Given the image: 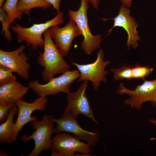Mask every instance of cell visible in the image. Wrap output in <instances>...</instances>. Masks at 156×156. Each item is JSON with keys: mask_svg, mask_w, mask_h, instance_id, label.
<instances>
[{"mask_svg": "<svg viewBox=\"0 0 156 156\" xmlns=\"http://www.w3.org/2000/svg\"><path fill=\"white\" fill-rule=\"evenodd\" d=\"M43 35L44 51L39 52L37 60L38 64L44 67L41 73L42 79L47 82L57 74L70 71V67L53 42L48 29Z\"/></svg>", "mask_w": 156, "mask_h": 156, "instance_id": "cell-1", "label": "cell"}, {"mask_svg": "<svg viewBox=\"0 0 156 156\" xmlns=\"http://www.w3.org/2000/svg\"><path fill=\"white\" fill-rule=\"evenodd\" d=\"M64 22L63 13L60 11L53 19L44 23L34 24L29 28H24L14 22V25H11L10 28L17 35V42L25 41L27 47H31L35 51L39 47H44V40L42 36L46 30L52 26L60 25Z\"/></svg>", "mask_w": 156, "mask_h": 156, "instance_id": "cell-2", "label": "cell"}, {"mask_svg": "<svg viewBox=\"0 0 156 156\" xmlns=\"http://www.w3.org/2000/svg\"><path fill=\"white\" fill-rule=\"evenodd\" d=\"M52 115H45L41 120H35L31 123L32 128L35 131L28 136L25 134L21 137L22 141L26 142L33 139L35 146L27 156H38L42 151L51 149L52 147V135L54 133V122Z\"/></svg>", "mask_w": 156, "mask_h": 156, "instance_id": "cell-3", "label": "cell"}, {"mask_svg": "<svg viewBox=\"0 0 156 156\" xmlns=\"http://www.w3.org/2000/svg\"><path fill=\"white\" fill-rule=\"evenodd\" d=\"M89 2L88 0H81L78 10L74 11L70 10L68 14L70 19L75 22L83 36L81 44L83 50L87 55H90L100 47L102 38L100 34L93 35L89 28L87 15Z\"/></svg>", "mask_w": 156, "mask_h": 156, "instance_id": "cell-4", "label": "cell"}, {"mask_svg": "<svg viewBox=\"0 0 156 156\" xmlns=\"http://www.w3.org/2000/svg\"><path fill=\"white\" fill-rule=\"evenodd\" d=\"M70 133H57L52 137L51 156H77V152L84 156H92V147L81 142Z\"/></svg>", "mask_w": 156, "mask_h": 156, "instance_id": "cell-5", "label": "cell"}, {"mask_svg": "<svg viewBox=\"0 0 156 156\" xmlns=\"http://www.w3.org/2000/svg\"><path fill=\"white\" fill-rule=\"evenodd\" d=\"M80 76L78 69L70 70L58 77H53L44 84L40 83L37 80L31 81L28 86L39 96L55 95L61 92L67 94L70 92L69 88L71 84Z\"/></svg>", "mask_w": 156, "mask_h": 156, "instance_id": "cell-6", "label": "cell"}, {"mask_svg": "<svg viewBox=\"0 0 156 156\" xmlns=\"http://www.w3.org/2000/svg\"><path fill=\"white\" fill-rule=\"evenodd\" d=\"M144 83L138 85L133 90L126 88L122 83L116 90L120 95L127 94L129 98L123 101L124 104L129 106L131 108L140 110L144 102L151 101L153 106L156 107V79L152 81L143 79Z\"/></svg>", "mask_w": 156, "mask_h": 156, "instance_id": "cell-7", "label": "cell"}, {"mask_svg": "<svg viewBox=\"0 0 156 156\" xmlns=\"http://www.w3.org/2000/svg\"><path fill=\"white\" fill-rule=\"evenodd\" d=\"M97 55L96 60L92 63L80 64L74 62H71L72 64L76 67L80 72V76L77 82H79L83 80L90 81L95 90L99 86L101 81L105 83L107 81L105 75L108 74L109 72L105 69L111 63L109 61H103L104 53L102 48L98 51Z\"/></svg>", "mask_w": 156, "mask_h": 156, "instance_id": "cell-8", "label": "cell"}, {"mask_svg": "<svg viewBox=\"0 0 156 156\" xmlns=\"http://www.w3.org/2000/svg\"><path fill=\"white\" fill-rule=\"evenodd\" d=\"M53 120L56 124L54 128V133L64 132L70 133L81 140H85L92 147L96 146L99 142L100 133L99 131L89 132L81 128L77 120L73 118L68 112H64L61 117Z\"/></svg>", "mask_w": 156, "mask_h": 156, "instance_id": "cell-9", "label": "cell"}, {"mask_svg": "<svg viewBox=\"0 0 156 156\" xmlns=\"http://www.w3.org/2000/svg\"><path fill=\"white\" fill-rule=\"evenodd\" d=\"M88 81L84 80L75 92L67 94V105L64 112H69L72 116L77 120L78 115L82 114L90 118L96 124L98 122L93 114L86 91L88 88Z\"/></svg>", "mask_w": 156, "mask_h": 156, "instance_id": "cell-10", "label": "cell"}, {"mask_svg": "<svg viewBox=\"0 0 156 156\" xmlns=\"http://www.w3.org/2000/svg\"><path fill=\"white\" fill-rule=\"evenodd\" d=\"M48 102L46 97L40 96L36 98L31 103L22 100L16 103L18 109V115L14 122L12 135L13 143H16L18 133L24 126L29 122L37 120V116H31L33 112L36 110L44 112L46 109Z\"/></svg>", "mask_w": 156, "mask_h": 156, "instance_id": "cell-11", "label": "cell"}, {"mask_svg": "<svg viewBox=\"0 0 156 156\" xmlns=\"http://www.w3.org/2000/svg\"><path fill=\"white\" fill-rule=\"evenodd\" d=\"M25 46L22 45L16 49L7 51L0 49V65L15 72L21 79L27 80L29 77L31 66L28 62L29 57L24 52Z\"/></svg>", "mask_w": 156, "mask_h": 156, "instance_id": "cell-12", "label": "cell"}, {"mask_svg": "<svg viewBox=\"0 0 156 156\" xmlns=\"http://www.w3.org/2000/svg\"><path fill=\"white\" fill-rule=\"evenodd\" d=\"M48 29L56 46L64 57L69 53L74 38L81 35L75 22L70 19L63 27H59L55 25Z\"/></svg>", "mask_w": 156, "mask_h": 156, "instance_id": "cell-13", "label": "cell"}, {"mask_svg": "<svg viewBox=\"0 0 156 156\" xmlns=\"http://www.w3.org/2000/svg\"><path fill=\"white\" fill-rule=\"evenodd\" d=\"M130 10L128 7L122 4L120 6L118 14L115 18L110 19L114 20L113 26L108 30L109 34L115 27H121L126 31L127 34V39L126 45L128 49L131 45L132 47L135 49L139 45L137 41L140 40V38L139 36V32L136 28L138 24L134 18L130 14Z\"/></svg>", "mask_w": 156, "mask_h": 156, "instance_id": "cell-14", "label": "cell"}, {"mask_svg": "<svg viewBox=\"0 0 156 156\" xmlns=\"http://www.w3.org/2000/svg\"><path fill=\"white\" fill-rule=\"evenodd\" d=\"M29 88L17 80L0 86V101L16 103L22 100Z\"/></svg>", "mask_w": 156, "mask_h": 156, "instance_id": "cell-15", "label": "cell"}, {"mask_svg": "<svg viewBox=\"0 0 156 156\" xmlns=\"http://www.w3.org/2000/svg\"><path fill=\"white\" fill-rule=\"evenodd\" d=\"M18 112L17 106L15 103L9 111L8 117L4 123L0 125V143L11 144L13 143L12 135L14 123L13 119L14 115Z\"/></svg>", "mask_w": 156, "mask_h": 156, "instance_id": "cell-16", "label": "cell"}, {"mask_svg": "<svg viewBox=\"0 0 156 156\" xmlns=\"http://www.w3.org/2000/svg\"><path fill=\"white\" fill-rule=\"evenodd\" d=\"M51 6L46 0H18L17 10L22 14L29 16L30 11L32 9L40 8L47 9Z\"/></svg>", "mask_w": 156, "mask_h": 156, "instance_id": "cell-17", "label": "cell"}, {"mask_svg": "<svg viewBox=\"0 0 156 156\" xmlns=\"http://www.w3.org/2000/svg\"><path fill=\"white\" fill-rule=\"evenodd\" d=\"M18 1L6 0L1 8L7 14L8 25L9 28L16 18L20 19L23 15L17 10V5Z\"/></svg>", "mask_w": 156, "mask_h": 156, "instance_id": "cell-18", "label": "cell"}, {"mask_svg": "<svg viewBox=\"0 0 156 156\" xmlns=\"http://www.w3.org/2000/svg\"><path fill=\"white\" fill-rule=\"evenodd\" d=\"M113 73V77L116 81L122 80L126 79L130 80L132 78V66L126 64H122L119 67L113 68L110 69Z\"/></svg>", "mask_w": 156, "mask_h": 156, "instance_id": "cell-19", "label": "cell"}, {"mask_svg": "<svg viewBox=\"0 0 156 156\" xmlns=\"http://www.w3.org/2000/svg\"><path fill=\"white\" fill-rule=\"evenodd\" d=\"M132 66V78L135 79H142L143 80L145 77L152 73L153 68L148 66H142L138 63Z\"/></svg>", "mask_w": 156, "mask_h": 156, "instance_id": "cell-20", "label": "cell"}, {"mask_svg": "<svg viewBox=\"0 0 156 156\" xmlns=\"http://www.w3.org/2000/svg\"><path fill=\"white\" fill-rule=\"evenodd\" d=\"M12 73L8 68L0 65V86L17 80Z\"/></svg>", "mask_w": 156, "mask_h": 156, "instance_id": "cell-21", "label": "cell"}, {"mask_svg": "<svg viewBox=\"0 0 156 156\" xmlns=\"http://www.w3.org/2000/svg\"><path fill=\"white\" fill-rule=\"evenodd\" d=\"M0 20L2 25L1 34H2L3 33L5 38L8 41H11L12 40V35L9 30L7 14L2 8H0Z\"/></svg>", "mask_w": 156, "mask_h": 156, "instance_id": "cell-22", "label": "cell"}, {"mask_svg": "<svg viewBox=\"0 0 156 156\" xmlns=\"http://www.w3.org/2000/svg\"><path fill=\"white\" fill-rule=\"evenodd\" d=\"M15 103L8 101H0V122L6 120L8 116L9 110Z\"/></svg>", "mask_w": 156, "mask_h": 156, "instance_id": "cell-23", "label": "cell"}, {"mask_svg": "<svg viewBox=\"0 0 156 156\" xmlns=\"http://www.w3.org/2000/svg\"><path fill=\"white\" fill-rule=\"evenodd\" d=\"M46 1L47 3L53 5L56 10L57 13L60 11V4L61 0H46Z\"/></svg>", "mask_w": 156, "mask_h": 156, "instance_id": "cell-24", "label": "cell"}, {"mask_svg": "<svg viewBox=\"0 0 156 156\" xmlns=\"http://www.w3.org/2000/svg\"><path fill=\"white\" fill-rule=\"evenodd\" d=\"M88 1L94 8L98 9L100 2V0H88Z\"/></svg>", "mask_w": 156, "mask_h": 156, "instance_id": "cell-25", "label": "cell"}, {"mask_svg": "<svg viewBox=\"0 0 156 156\" xmlns=\"http://www.w3.org/2000/svg\"><path fill=\"white\" fill-rule=\"evenodd\" d=\"M122 4L129 8L131 6L132 0H120Z\"/></svg>", "mask_w": 156, "mask_h": 156, "instance_id": "cell-26", "label": "cell"}, {"mask_svg": "<svg viewBox=\"0 0 156 156\" xmlns=\"http://www.w3.org/2000/svg\"><path fill=\"white\" fill-rule=\"evenodd\" d=\"M149 121L150 122L153 123L156 126V120L152 118L149 120Z\"/></svg>", "mask_w": 156, "mask_h": 156, "instance_id": "cell-27", "label": "cell"}, {"mask_svg": "<svg viewBox=\"0 0 156 156\" xmlns=\"http://www.w3.org/2000/svg\"><path fill=\"white\" fill-rule=\"evenodd\" d=\"M5 0H0V8H2Z\"/></svg>", "mask_w": 156, "mask_h": 156, "instance_id": "cell-28", "label": "cell"}, {"mask_svg": "<svg viewBox=\"0 0 156 156\" xmlns=\"http://www.w3.org/2000/svg\"><path fill=\"white\" fill-rule=\"evenodd\" d=\"M151 140L155 141V143H156V138H150Z\"/></svg>", "mask_w": 156, "mask_h": 156, "instance_id": "cell-29", "label": "cell"}]
</instances>
